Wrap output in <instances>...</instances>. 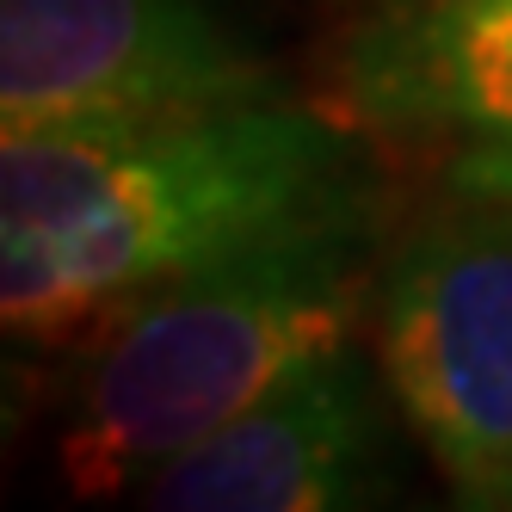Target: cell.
I'll return each mask as SVG.
<instances>
[{
	"label": "cell",
	"mask_w": 512,
	"mask_h": 512,
	"mask_svg": "<svg viewBox=\"0 0 512 512\" xmlns=\"http://www.w3.org/2000/svg\"><path fill=\"white\" fill-rule=\"evenodd\" d=\"M371 204L334 112L266 99L161 124L0 142V327L31 358L81 352L130 303L315 216Z\"/></svg>",
	"instance_id": "1"
},
{
	"label": "cell",
	"mask_w": 512,
	"mask_h": 512,
	"mask_svg": "<svg viewBox=\"0 0 512 512\" xmlns=\"http://www.w3.org/2000/svg\"><path fill=\"white\" fill-rule=\"evenodd\" d=\"M371 210L352 204L229 253L87 340L50 438L62 494L118 500L216 426L352 352L383 272Z\"/></svg>",
	"instance_id": "2"
},
{
	"label": "cell",
	"mask_w": 512,
	"mask_h": 512,
	"mask_svg": "<svg viewBox=\"0 0 512 512\" xmlns=\"http://www.w3.org/2000/svg\"><path fill=\"white\" fill-rule=\"evenodd\" d=\"M377 377L463 512L512 488V198H445L383 253Z\"/></svg>",
	"instance_id": "3"
},
{
	"label": "cell",
	"mask_w": 512,
	"mask_h": 512,
	"mask_svg": "<svg viewBox=\"0 0 512 512\" xmlns=\"http://www.w3.org/2000/svg\"><path fill=\"white\" fill-rule=\"evenodd\" d=\"M290 99L216 0H0V130L161 124Z\"/></svg>",
	"instance_id": "4"
},
{
	"label": "cell",
	"mask_w": 512,
	"mask_h": 512,
	"mask_svg": "<svg viewBox=\"0 0 512 512\" xmlns=\"http://www.w3.org/2000/svg\"><path fill=\"white\" fill-rule=\"evenodd\" d=\"M334 118L445 198H512V0H377L334 50Z\"/></svg>",
	"instance_id": "5"
},
{
	"label": "cell",
	"mask_w": 512,
	"mask_h": 512,
	"mask_svg": "<svg viewBox=\"0 0 512 512\" xmlns=\"http://www.w3.org/2000/svg\"><path fill=\"white\" fill-rule=\"evenodd\" d=\"M383 377L340 352L142 482V512H371L383 488Z\"/></svg>",
	"instance_id": "6"
},
{
	"label": "cell",
	"mask_w": 512,
	"mask_h": 512,
	"mask_svg": "<svg viewBox=\"0 0 512 512\" xmlns=\"http://www.w3.org/2000/svg\"><path fill=\"white\" fill-rule=\"evenodd\" d=\"M488 512H512V488H506V494H500V500H494Z\"/></svg>",
	"instance_id": "7"
},
{
	"label": "cell",
	"mask_w": 512,
	"mask_h": 512,
	"mask_svg": "<svg viewBox=\"0 0 512 512\" xmlns=\"http://www.w3.org/2000/svg\"><path fill=\"white\" fill-rule=\"evenodd\" d=\"M420 512H445V506H420ZM457 512H463V506H457Z\"/></svg>",
	"instance_id": "8"
}]
</instances>
